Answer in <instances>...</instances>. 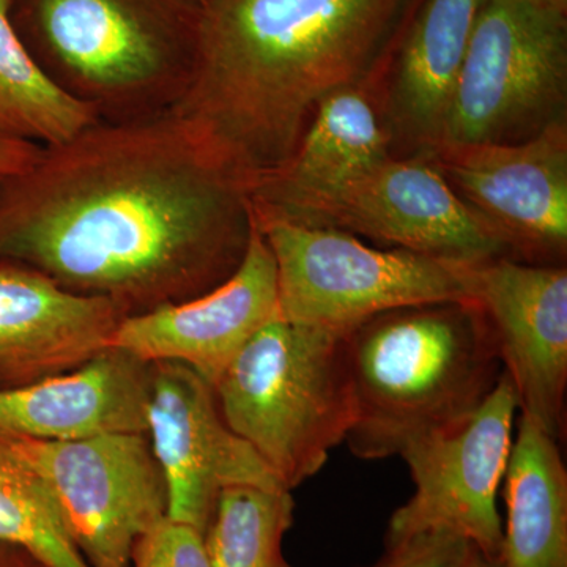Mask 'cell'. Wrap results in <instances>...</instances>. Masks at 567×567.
I'll return each instance as SVG.
<instances>
[{
    "instance_id": "4316f807",
    "label": "cell",
    "mask_w": 567,
    "mask_h": 567,
    "mask_svg": "<svg viewBox=\"0 0 567 567\" xmlns=\"http://www.w3.org/2000/svg\"><path fill=\"white\" fill-rule=\"evenodd\" d=\"M458 567H503V565L499 559L488 558L476 547L470 546L464 561Z\"/></svg>"
},
{
    "instance_id": "8fae6325",
    "label": "cell",
    "mask_w": 567,
    "mask_h": 567,
    "mask_svg": "<svg viewBox=\"0 0 567 567\" xmlns=\"http://www.w3.org/2000/svg\"><path fill=\"white\" fill-rule=\"evenodd\" d=\"M147 435L167 491V517L205 532L224 488H284L227 425L215 390L193 369L151 363Z\"/></svg>"
},
{
    "instance_id": "d6986e66",
    "label": "cell",
    "mask_w": 567,
    "mask_h": 567,
    "mask_svg": "<svg viewBox=\"0 0 567 567\" xmlns=\"http://www.w3.org/2000/svg\"><path fill=\"white\" fill-rule=\"evenodd\" d=\"M503 498V567H567V470L559 440L522 413Z\"/></svg>"
},
{
    "instance_id": "8992f818",
    "label": "cell",
    "mask_w": 567,
    "mask_h": 567,
    "mask_svg": "<svg viewBox=\"0 0 567 567\" xmlns=\"http://www.w3.org/2000/svg\"><path fill=\"white\" fill-rule=\"evenodd\" d=\"M256 226L275 257L278 316L287 322L347 336L395 309L475 303L476 264L382 251L331 227Z\"/></svg>"
},
{
    "instance_id": "e0dca14e",
    "label": "cell",
    "mask_w": 567,
    "mask_h": 567,
    "mask_svg": "<svg viewBox=\"0 0 567 567\" xmlns=\"http://www.w3.org/2000/svg\"><path fill=\"white\" fill-rule=\"evenodd\" d=\"M364 85L324 100L297 151L249 194L257 224H301L317 205L390 158V133Z\"/></svg>"
},
{
    "instance_id": "f1b7e54d",
    "label": "cell",
    "mask_w": 567,
    "mask_h": 567,
    "mask_svg": "<svg viewBox=\"0 0 567 567\" xmlns=\"http://www.w3.org/2000/svg\"><path fill=\"white\" fill-rule=\"evenodd\" d=\"M189 2L196 3V6H204V3H207L208 0H189Z\"/></svg>"
},
{
    "instance_id": "277c9868",
    "label": "cell",
    "mask_w": 567,
    "mask_h": 567,
    "mask_svg": "<svg viewBox=\"0 0 567 567\" xmlns=\"http://www.w3.org/2000/svg\"><path fill=\"white\" fill-rule=\"evenodd\" d=\"M158 0H31L25 44L62 92L99 122L173 112L192 80L199 7Z\"/></svg>"
},
{
    "instance_id": "7a4b0ae2",
    "label": "cell",
    "mask_w": 567,
    "mask_h": 567,
    "mask_svg": "<svg viewBox=\"0 0 567 567\" xmlns=\"http://www.w3.org/2000/svg\"><path fill=\"white\" fill-rule=\"evenodd\" d=\"M421 0H208L174 114L251 194L324 100L393 61Z\"/></svg>"
},
{
    "instance_id": "9c48e42d",
    "label": "cell",
    "mask_w": 567,
    "mask_h": 567,
    "mask_svg": "<svg viewBox=\"0 0 567 567\" xmlns=\"http://www.w3.org/2000/svg\"><path fill=\"white\" fill-rule=\"evenodd\" d=\"M516 390L503 371L475 412L417 436L401 451L415 492L394 511L385 540L425 532L456 535L499 559L498 494L514 443Z\"/></svg>"
},
{
    "instance_id": "cb8c5ba5",
    "label": "cell",
    "mask_w": 567,
    "mask_h": 567,
    "mask_svg": "<svg viewBox=\"0 0 567 567\" xmlns=\"http://www.w3.org/2000/svg\"><path fill=\"white\" fill-rule=\"evenodd\" d=\"M472 544L445 532H425L385 540L374 563L361 567H458Z\"/></svg>"
},
{
    "instance_id": "d4e9b609",
    "label": "cell",
    "mask_w": 567,
    "mask_h": 567,
    "mask_svg": "<svg viewBox=\"0 0 567 567\" xmlns=\"http://www.w3.org/2000/svg\"><path fill=\"white\" fill-rule=\"evenodd\" d=\"M40 151L39 144L0 132V183L24 173L35 162Z\"/></svg>"
},
{
    "instance_id": "ac0fdd59",
    "label": "cell",
    "mask_w": 567,
    "mask_h": 567,
    "mask_svg": "<svg viewBox=\"0 0 567 567\" xmlns=\"http://www.w3.org/2000/svg\"><path fill=\"white\" fill-rule=\"evenodd\" d=\"M486 0H421L394 55L391 114L406 140L434 152Z\"/></svg>"
},
{
    "instance_id": "5b68a950",
    "label": "cell",
    "mask_w": 567,
    "mask_h": 567,
    "mask_svg": "<svg viewBox=\"0 0 567 567\" xmlns=\"http://www.w3.org/2000/svg\"><path fill=\"white\" fill-rule=\"evenodd\" d=\"M344 341L275 317L213 385L224 421L286 491L316 476L349 434Z\"/></svg>"
},
{
    "instance_id": "ba28073f",
    "label": "cell",
    "mask_w": 567,
    "mask_h": 567,
    "mask_svg": "<svg viewBox=\"0 0 567 567\" xmlns=\"http://www.w3.org/2000/svg\"><path fill=\"white\" fill-rule=\"evenodd\" d=\"M2 435L41 477L92 567H130L137 540L167 517L166 483L147 434L70 442Z\"/></svg>"
},
{
    "instance_id": "ffe728a7",
    "label": "cell",
    "mask_w": 567,
    "mask_h": 567,
    "mask_svg": "<svg viewBox=\"0 0 567 567\" xmlns=\"http://www.w3.org/2000/svg\"><path fill=\"white\" fill-rule=\"evenodd\" d=\"M95 122L92 110L41 70L14 29L10 0H0V132L50 147Z\"/></svg>"
},
{
    "instance_id": "44dd1931",
    "label": "cell",
    "mask_w": 567,
    "mask_h": 567,
    "mask_svg": "<svg viewBox=\"0 0 567 567\" xmlns=\"http://www.w3.org/2000/svg\"><path fill=\"white\" fill-rule=\"evenodd\" d=\"M293 518L295 499L286 488H224L204 532L210 567H292L284 539Z\"/></svg>"
},
{
    "instance_id": "30bf717a",
    "label": "cell",
    "mask_w": 567,
    "mask_h": 567,
    "mask_svg": "<svg viewBox=\"0 0 567 567\" xmlns=\"http://www.w3.org/2000/svg\"><path fill=\"white\" fill-rule=\"evenodd\" d=\"M297 226L331 227L427 256L480 264L503 257L505 241L458 196L436 164H377L328 197Z\"/></svg>"
},
{
    "instance_id": "5bb4252c",
    "label": "cell",
    "mask_w": 567,
    "mask_h": 567,
    "mask_svg": "<svg viewBox=\"0 0 567 567\" xmlns=\"http://www.w3.org/2000/svg\"><path fill=\"white\" fill-rule=\"evenodd\" d=\"M275 317V257L252 219L244 260L226 281L183 303L125 317L111 347L145 363L186 365L213 386L252 336Z\"/></svg>"
},
{
    "instance_id": "83f0119b",
    "label": "cell",
    "mask_w": 567,
    "mask_h": 567,
    "mask_svg": "<svg viewBox=\"0 0 567 567\" xmlns=\"http://www.w3.org/2000/svg\"><path fill=\"white\" fill-rule=\"evenodd\" d=\"M533 6L557 17L567 18V0H528Z\"/></svg>"
},
{
    "instance_id": "6da1fadb",
    "label": "cell",
    "mask_w": 567,
    "mask_h": 567,
    "mask_svg": "<svg viewBox=\"0 0 567 567\" xmlns=\"http://www.w3.org/2000/svg\"><path fill=\"white\" fill-rule=\"evenodd\" d=\"M251 233L248 188L174 112L92 123L0 183V259L125 317L226 281Z\"/></svg>"
},
{
    "instance_id": "2e32d148",
    "label": "cell",
    "mask_w": 567,
    "mask_h": 567,
    "mask_svg": "<svg viewBox=\"0 0 567 567\" xmlns=\"http://www.w3.org/2000/svg\"><path fill=\"white\" fill-rule=\"evenodd\" d=\"M151 363L111 349L62 374L0 391V434L70 442L147 434Z\"/></svg>"
},
{
    "instance_id": "7c38bea8",
    "label": "cell",
    "mask_w": 567,
    "mask_h": 567,
    "mask_svg": "<svg viewBox=\"0 0 567 567\" xmlns=\"http://www.w3.org/2000/svg\"><path fill=\"white\" fill-rule=\"evenodd\" d=\"M436 166L458 196L528 257H561L567 246L565 118L517 142L443 145Z\"/></svg>"
},
{
    "instance_id": "3957f363",
    "label": "cell",
    "mask_w": 567,
    "mask_h": 567,
    "mask_svg": "<svg viewBox=\"0 0 567 567\" xmlns=\"http://www.w3.org/2000/svg\"><path fill=\"white\" fill-rule=\"evenodd\" d=\"M354 456H399L417 436L483 404L503 374L494 330L476 303L395 309L346 336Z\"/></svg>"
},
{
    "instance_id": "484cf974",
    "label": "cell",
    "mask_w": 567,
    "mask_h": 567,
    "mask_svg": "<svg viewBox=\"0 0 567 567\" xmlns=\"http://www.w3.org/2000/svg\"><path fill=\"white\" fill-rule=\"evenodd\" d=\"M0 567H47L28 551L0 543Z\"/></svg>"
},
{
    "instance_id": "4fadbf2b",
    "label": "cell",
    "mask_w": 567,
    "mask_h": 567,
    "mask_svg": "<svg viewBox=\"0 0 567 567\" xmlns=\"http://www.w3.org/2000/svg\"><path fill=\"white\" fill-rule=\"evenodd\" d=\"M475 303L494 330L518 412L561 442L567 391V270L496 257L475 265Z\"/></svg>"
},
{
    "instance_id": "9a60e30c",
    "label": "cell",
    "mask_w": 567,
    "mask_h": 567,
    "mask_svg": "<svg viewBox=\"0 0 567 567\" xmlns=\"http://www.w3.org/2000/svg\"><path fill=\"white\" fill-rule=\"evenodd\" d=\"M121 309L0 259V391L62 374L111 349Z\"/></svg>"
},
{
    "instance_id": "603a6c76",
    "label": "cell",
    "mask_w": 567,
    "mask_h": 567,
    "mask_svg": "<svg viewBox=\"0 0 567 567\" xmlns=\"http://www.w3.org/2000/svg\"><path fill=\"white\" fill-rule=\"evenodd\" d=\"M130 567H210L204 532L163 518L137 540Z\"/></svg>"
},
{
    "instance_id": "7402d4cb",
    "label": "cell",
    "mask_w": 567,
    "mask_h": 567,
    "mask_svg": "<svg viewBox=\"0 0 567 567\" xmlns=\"http://www.w3.org/2000/svg\"><path fill=\"white\" fill-rule=\"evenodd\" d=\"M0 543L47 567H92L74 547L41 477L0 434Z\"/></svg>"
},
{
    "instance_id": "52a82bcc",
    "label": "cell",
    "mask_w": 567,
    "mask_h": 567,
    "mask_svg": "<svg viewBox=\"0 0 567 567\" xmlns=\"http://www.w3.org/2000/svg\"><path fill=\"white\" fill-rule=\"evenodd\" d=\"M567 18L528 0H486L436 148L517 142L565 118Z\"/></svg>"
}]
</instances>
